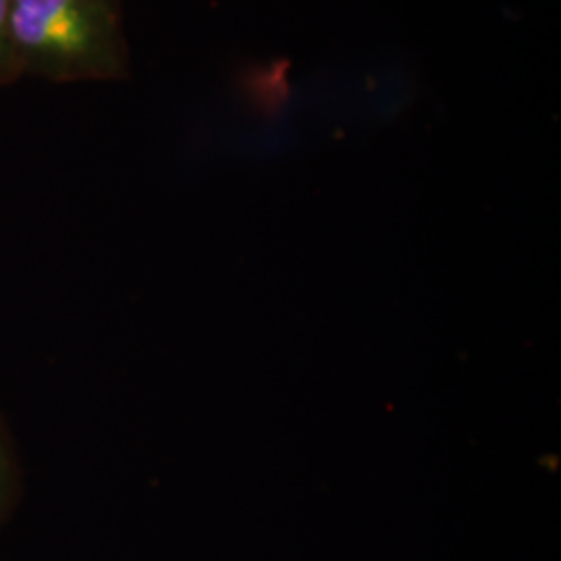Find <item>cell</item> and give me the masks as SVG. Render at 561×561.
<instances>
[{"label": "cell", "instance_id": "obj_1", "mask_svg": "<svg viewBox=\"0 0 561 561\" xmlns=\"http://www.w3.org/2000/svg\"><path fill=\"white\" fill-rule=\"evenodd\" d=\"M15 65L55 78H106L121 67L111 0H9Z\"/></svg>", "mask_w": 561, "mask_h": 561}, {"label": "cell", "instance_id": "obj_2", "mask_svg": "<svg viewBox=\"0 0 561 561\" xmlns=\"http://www.w3.org/2000/svg\"><path fill=\"white\" fill-rule=\"evenodd\" d=\"M9 65H15L9 42V0H0V71Z\"/></svg>", "mask_w": 561, "mask_h": 561}, {"label": "cell", "instance_id": "obj_3", "mask_svg": "<svg viewBox=\"0 0 561 561\" xmlns=\"http://www.w3.org/2000/svg\"><path fill=\"white\" fill-rule=\"evenodd\" d=\"M7 470H9V463H7V454H4V449H2V443H0V491H2L4 482H7Z\"/></svg>", "mask_w": 561, "mask_h": 561}]
</instances>
